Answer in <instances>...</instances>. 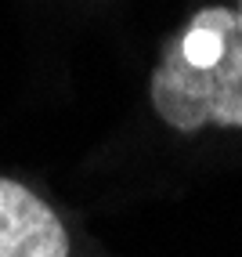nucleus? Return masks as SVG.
<instances>
[{
  "label": "nucleus",
  "mask_w": 242,
  "mask_h": 257,
  "mask_svg": "<svg viewBox=\"0 0 242 257\" xmlns=\"http://www.w3.org/2000/svg\"><path fill=\"white\" fill-rule=\"evenodd\" d=\"M242 142V0H206L159 40L141 101L80 152L69 178L105 199L148 149Z\"/></svg>",
  "instance_id": "nucleus-1"
},
{
  "label": "nucleus",
  "mask_w": 242,
  "mask_h": 257,
  "mask_svg": "<svg viewBox=\"0 0 242 257\" xmlns=\"http://www.w3.org/2000/svg\"><path fill=\"white\" fill-rule=\"evenodd\" d=\"M0 257H105L76 203L33 170L0 163Z\"/></svg>",
  "instance_id": "nucleus-2"
}]
</instances>
